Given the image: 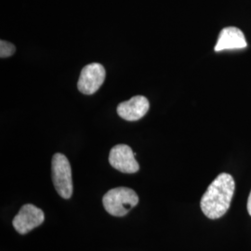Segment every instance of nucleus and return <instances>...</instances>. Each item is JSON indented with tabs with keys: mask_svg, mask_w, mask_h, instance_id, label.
<instances>
[{
	"mask_svg": "<svg viewBox=\"0 0 251 251\" xmlns=\"http://www.w3.org/2000/svg\"><path fill=\"white\" fill-rule=\"evenodd\" d=\"M235 190V182L228 173H221L206 189L200 206L206 217L211 220L222 218L228 211Z\"/></svg>",
	"mask_w": 251,
	"mask_h": 251,
	"instance_id": "1",
	"label": "nucleus"
},
{
	"mask_svg": "<svg viewBox=\"0 0 251 251\" xmlns=\"http://www.w3.org/2000/svg\"><path fill=\"white\" fill-rule=\"evenodd\" d=\"M247 207H248V211H249V214L251 216V194H250L249 199H248V205H247Z\"/></svg>",
	"mask_w": 251,
	"mask_h": 251,
	"instance_id": "10",
	"label": "nucleus"
},
{
	"mask_svg": "<svg viewBox=\"0 0 251 251\" xmlns=\"http://www.w3.org/2000/svg\"><path fill=\"white\" fill-rule=\"evenodd\" d=\"M16 48L15 46L8 41L1 40L0 41V57L1 58H7L10 57L15 53Z\"/></svg>",
	"mask_w": 251,
	"mask_h": 251,
	"instance_id": "9",
	"label": "nucleus"
},
{
	"mask_svg": "<svg viewBox=\"0 0 251 251\" xmlns=\"http://www.w3.org/2000/svg\"><path fill=\"white\" fill-rule=\"evenodd\" d=\"M52 181L56 192L61 198H72L73 180L71 165L67 157L60 152H56L51 162Z\"/></svg>",
	"mask_w": 251,
	"mask_h": 251,
	"instance_id": "3",
	"label": "nucleus"
},
{
	"mask_svg": "<svg viewBox=\"0 0 251 251\" xmlns=\"http://www.w3.org/2000/svg\"><path fill=\"white\" fill-rule=\"evenodd\" d=\"M45 221L44 212L34 205L26 204L22 206L18 214L14 217L12 225L20 234H26L42 225Z\"/></svg>",
	"mask_w": 251,
	"mask_h": 251,
	"instance_id": "5",
	"label": "nucleus"
},
{
	"mask_svg": "<svg viewBox=\"0 0 251 251\" xmlns=\"http://www.w3.org/2000/svg\"><path fill=\"white\" fill-rule=\"evenodd\" d=\"M105 76L106 71L103 65L98 63H90L81 71L77 89L83 94L92 95L101 87Z\"/></svg>",
	"mask_w": 251,
	"mask_h": 251,
	"instance_id": "4",
	"label": "nucleus"
},
{
	"mask_svg": "<svg viewBox=\"0 0 251 251\" xmlns=\"http://www.w3.org/2000/svg\"><path fill=\"white\" fill-rule=\"evenodd\" d=\"M150 108L149 100L142 95L134 96L128 100L121 102L117 106L118 116L126 121H137L147 114Z\"/></svg>",
	"mask_w": 251,
	"mask_h": 251,
	"instance_id": "7",
	"label": "nucleus"
},
{
	"mask_svg": "<svg viewBox=\"0 0 251 251\" xmlns=\"http://www.w3.org/2000/svg\"><path fill=\"white\" fill-rule=\"evenodd\" d=\"M139 203V197L134 190L117 187L108 191L103 196L102 204L109 214L116 217L126 216Z\"/></svg>",
	"mask_w": 251,
	"mask_h": 251,
	"instance_id": "2",
	"label": "nucleus"
},
{
	"mask_svg": "<svg viewBox=\"0 0 251 251\" xmlns=\"http://www.w3.org/2000/svg\"><path fill=\"white\" fill-rule=\"evenodd\" d=\"M247 45L245 35L239 28L226 27L221 31L219 35L215 46V51L244 49Z\"/></svg>",
	"mask_w": 251,
	"mask_h": 251,
	"instance_id": "8",
	"label": "nucleus"
},
{
	"mask_svg": "<svg viewBox=\"0 0 251 251\" xmlns=\"http://www.w3.org/2000/svg\"><path fill=\"white\" fill-rule=\"evenodd\" d=\"M109 162L114 169L126 174L136 173L140 170L134 152L126 144H117L114 146L110 151Z\"/></svg>",
	"mask_w": 251,
	"mask_h": 251,
	"instance_id": "6",
	"label": "nucleus"
}]
</instances>
